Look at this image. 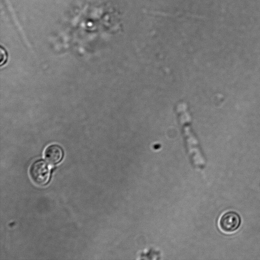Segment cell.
Here are the masks:
<instances>
[{
	"label": "cell",
	"mask_w": 260,
	"mask_h": 260,
	"mask_svg": "<svg viewBox=\"0 0 260 260\" xmlns=\"http://www.w3.org/2000/svg\"><path fill=\"white\" fill-rule=\"evenodd\" d=\"M177 111L179 114L181 123L183 127L189 153L194 166L197 168H202L205 166V159L200 150L198 141L189 125L190 116L186 104L184 102L180 103L177 106Z\"/></svg>",
	"instance_id": "obj_1"
},
{
	"label": "cell",
	"mask_w": 260,
	"mask_h": 260,
	"mask_svg": "<svg viewBox=\"0 0 260 260\" xmlns=\"http://www.w3.org/2000/svg\"><path fill=\"white\" fill-rule=\"evenodd\" d=\"M29 175L35 183L44 186L49 181L51 171L47 163L42 159L32 162L29 168Z\"/></svg>",
	"instance_id": "obj_2"
},
{
	"label": "cell",
	"mask_w": 260,
	"mask_h": 260,
	"mask_svg": "<svg viewBox=\"0 0 260 260\" xmlns=\"http://www.w3.org/2000/svg\"><path fill=\"white\" fill-rule=\"evenodd\" d=\"M241 222V217L238 213L229 211L221 216L219 226L222 232L230 234L236 232L240 228Z\"/></svg>",
	"instance_id": "obj_3"
},
{
	"label": "cell",
	"mask_w": 260,
	"mask_h": 260,
	"mask_svg": "<svg viewBox=\"0 0 260 260\" xmlns=\"http://www.w3.org/2000/svg\"><path fill=\"white\" fill-rule=\"evenodd\" d=\"M44 157L50 164L56 165L62 160L63 157V151L59 145L51 144L45 149Z\"/></svg>",
	"instance_id": "obj_4"
},
{
	"label": "cell",
	"mask_w": 260,
	"mask_h": 260,
	"mask_svg": "<svg viewBox=\"0 0 260 260\" xmlns=\"http://www.w3.org/2000/svg\"><path fill=\"white\" fill-rule=\"evenodd\" d=\"M1 66H2L7 61V53L5 49H4L2 47H1Z\"/></svg>",
	"instance_id": "obj_5"
}]
</instances>
